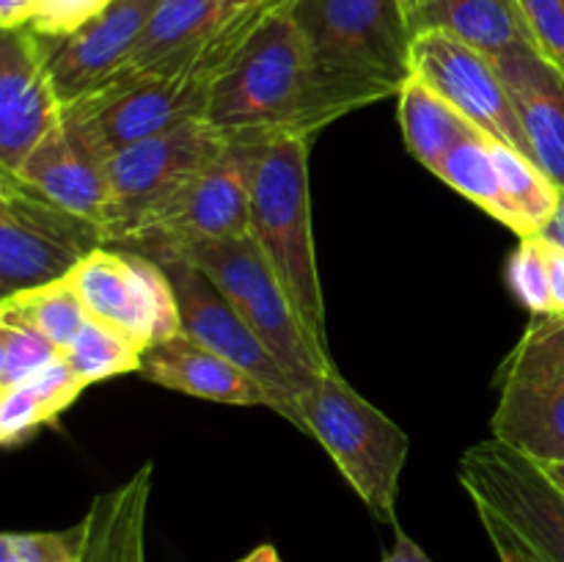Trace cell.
I'll return each mask as SVG.
<instances>
[{
    "label": "cell",
    "instance_id": "obj_11",
    "mask_svg": "<svg viewBox=\"0 0 564 562\" xmlns=\"http://www.w3.org/2000/svg\"><path fill=\"white\" fill-rule=\"evenodd\" d=\"M143 257L160 262V268L169 275L176 295V309H180L182 334L215 350L218 356L229 358L235 367L251 375L253 380H259L273 395L275 413L297 428V386L292 383L284 367L275 361L273 353L264 347V342L248 328V323L237 314V309L226 301L224 292L182 253L154 251L143 253Z\"/></svg>",
    "mask_w": 564,
    "mask_h": 562
},
{
    "label": "cell",
    "instance_id": "obj_18",
    "mask_svg": "<svg viewBox=\"0 0 564 562\" xmlns=\"http://www.w3.org/2000/svg\"><path fill=\"white\" fill-rule=\"evenodd\" d=\"M138 375L149 383L165 386V389L198 397V400L246 408L262 406L275 413L273 395L259 380L235 367L229 358L198 345L182 331L158 345H149L138 364Z\"/></svg>",
    "mask_w": 564,
    "mask_h": 562
},
{
    "label": "cell",
    "instance_id": "obj_34",
    "mask_svg": "<svg viewBox=\"0 0 564 562\" xmlns=\"http://www.w3.org/2000/svg\"><path fill=\"white\" fill-rule=\"evenodd\" d=\"M474 507H477L479 523H482V529L488 532L490 545H494V551L499 554V562H540L538 556H534L532 551L516 538V532H512V529L496 516V512H490L488 507L482 505H474Z\"/></svg>",
    "mask_w": 564,
    "mask_h": 562
},
{
    "label": "cell",
    "instance_id": "obj_23",
    "mask_svg": "<svg viewBox=\"0 0 564 562\" xmlns=\"http://www.w3.org/2000/svg\"><path fill=\"white\" fill-rule=\"evenodd\" d=\"M435 176L444 180L446 185L455 187L460 196L477 204L479 209L505 224L510 231H521L516 213L501 187L499 169L494 160V138L488 132L477 130L468 138H463L455 149L444 158V163L435 169Z\"/></svg>",
    "mask_w": 564,
    "mask_h": 562
},
{
    "label": "cell",
    "instance_id": "obj_43",
    "mask_svg": "<svg viewBox=\"0 0 564 562\" xmlns=\"http://www.w3.org/2000/svg\"><path fill=\"white\" fill-rule=\"evenodd\" d=\"M405 3H408V11H411L413 6H419V3H427V0H405Z\"/></svg>",
    "mask_w": 564,
    "mask_h": 562
},
{
    "label": "cell",
    "instance_id": "obj_7",
    "mask_svg": "<svg viewBox=\"0 0 564 562\" xmlns=\"http://www.w3.org/2000/svg\"><path fill=\"white\" fill-rule=\"evenodd\" d=\"M490 433L538 466L564 463V317H532L505 358Z\"/></svg>",
    "mask_w": 564,
    "mask_h": 562
},
{
    "label": "cell",
    "instance_id": "obj_31",
    "mask_svg": "<svg viewBox=\"0 0 564 562\" xmlns=\"http://www.w3.org/2000/svg\"><path fill=\"white\" fill-rule=\"evenodd\" d=\"M518 6L538 53L564 72V0H518Z\"/></svg>",
    "mask_w": 564,
    "mask_h": 562
},
{
    "label": "cell",
    "instance_id": "obj_6",
    "mask_svg": "<svg viewBox=\"0 0 564 562\" xmlns=\"http://www.w3.org/2000/svg\"><path fill=\"white\" fill-rule=\"evenodd\" d=\"M264 132H229L226 147L191 176L169 202L160 204L135 235L113 248L152 253L193 242L248 235L251 191L259 158L268 147Z\"/></svg>",
    "mask_w": 564,
    "mask_h": 562
},
{
    "label": "cell",
    "instance_id": "obj_25",
    "mask_svg": "<svg viewBox=\"0 0 564 562\" xmlns=\"http://www.w3.org/2000/svg\"><path fill=\"white\" fill-rule=\"evenodd\" d=\"M0 312L36 328L58 350L69 347V342L75 339L77 331L88 320L86 306L80 303L77 292L72 290L69 279H58L53 284L33 287V290L9 295L6 301H0Z\"/></svg>",
    "mask_w": 564,
    "mask_h": 562
},
{
    "label": "cell",
    "instance_id": "obj_39",
    "mask_svg": "<svg viewBox=\"0 0 564 562\" xmlns=\"http://www.w3.org/2000/svg\"><path fill=\"white\" fill-rule=\"evenodd\" d=\"M237 562H284V560H281V554L275 551V545L259 543L257 549L248 551V554L242 556V560H237Z\"/></svg>",
    "mask_w": 564,
    "mask_h": 562
},
{
    "label": "cell",
    "instance_id": "obj_22",
    "mask_svg": "<svg viewBox=\"0 0 564 562\" xmlns=\"http://www.w3.org/2000/svg\"><path fill=\"white\" fill-rule=\"evenodd\" d=\"M246 3H220V0H158L130 61L124 64L127 75L149 69L158 61L180 53L187 44L202 39L218 28L226 17ZM119 72V75H121Z\"/></svg>",
    "mask_w": 564,
    "mask_h": 562
},
{
    "label": "cell",
    "instance_id": "obj_17",
    "mask_svg": "<svg viewBox=\"0 0 564 562\" xmlns=\"http://www.w3.org/2000/svg\"><path fill=\"white\" fill-rule=\"evenodd\" d=\"M494 61L516 105L529 158L564 191V72L534 47Z\"/></svg>",
    "mask_w": 564,
    "mask_h": 562
},
{
    "label": "cell",
    "instance_id": "obj_29",
    "mask_svg": "<svg viewBox=\"0 0 564 562\" xmlns=\"http://www.w3.org/2000/svg\"><path fill=\"white\" fill-rule=\"evenodd\" d=\"M0 323L6 325V369L3 386H0V389L33 378L39 369L47 367V364L61 353L47 336H42L36 328L22 323V320H14L9 317V314L0 312Z\"/></svg>",
    "mask_w": 564,
    "mask_h": 562
},
{
    "label": "cell",
    "instance_id": "obj_26",
    "mask_svg": "<svg viewBox=\"0 0 564 562\" xmlns=\"http://www.w3.org/2000/svg\"><path fill=\"white\" fill-rule=\"evenodd\" d=\"M61 356L69 361L77 378L86 386L99 383V380L116 378V375L138 372L143 347L124 331L102 323V320L88 317L86 325L77 331L75 339L69 342Z\"/></svg>",
    "mask_w": 564,
    "mask_h": 562
},
{
    "label": "cell",
    "instance_id": "obj_42",
    "mask_svg": "<svg viewBox=\"0 0 564 562\" xmlns=\"http://www.w3.org/2000/svg\"><path fill=\"white\" fill-rule=\"evenodd\" d=\"M3 369H6V325L0 323V386H3Z\"/></svg>",
    "mask_w": 564,
    "mask_h": 562
},
{
    "label": "cell",
    "instance_id": "obj_10",
    "mask_svg": "<svg viewBox=\"0 0 564 562\" xmlns=\"http://www.w3.org/2000/svg\"><path fill=\"white\" fill-rule=\"evenodd\" d=\"M66 279L88 317L124 331L143 350L182 331L174 287L160 262L143 253L113 246L94 248Z\"/></svg>",
    "mask_w": 564,
    "mask_h": 562
},
{
    "label": "cell",
    "instance_id": "obj_4",
    "mask_svg": "<svg viewBox=\"0 0 564 562\" xmlns=\"http://www.w3.org/2000/svg\"><path fill=\"white\" fill-rule=\"evenodd\" d=\"M290 14L319 69L386 97L413 77V28L405 0H290Z\"/></svg>",
    "mask_w": 564,
    "mask_h": 562
},
{
    "label": "cell",
    "instance_id": "obj_16",
    "mask_svg": "<svg viewBox=\"0 0 564 562\" xmlns=\"http://www.w3.org/2000/svg\"><path fill=\"white\" fill-rule=\"evenodd\" d=\"M14 180L33 196L91 220L105 231L110 202L105 158L66 116L33 147Z\"/></svg>",
    "mask_w": 564,
    "mask_h": 562
},
{
    "label": "cell",
    "instance_id": "obj_32",
    "mask_svg": "<svg viewBox=\"0 0 564 562\" xmlns=\"http://www.w3.org/2000/svg\"><path fill=\"white\" fill-rule=\"evenodd\" d=\"M22 383H28L36 391L39 400L44 402V408H47L53 419H58L61 413L80 397V391L86 389V383L77 378L75 369L69 367V361H66L61 353L47 364V367H42L33 378L22 380Z\"/></svg>",
    "mask_w": 564,
    "mask_h": 562
},
{
    "label": "cell",
    "instance_id": "obj_40",
    "mask_svg": "<svg viewBox=\"0 0 564 562\" xmlns=\"http://www.w3.org/2000/svg\"><path fill=\"white\" fill-rule=\"evenodd\" d=\"M543 468L545 474H549V477L564 490V463H554V466H543Z\"/></svg>",
    "mask_w": 564,
    "mask_h": 562
},
{
    "label": "cell",
    "instance_id": "obj_5",
    "mask_svg": "<svg viewBox=\"0 0 564 562\" xmlns=\"http://www.w3.org/2000/svg\"><path fill=\"white\" fill-rule=\"evenodd\" d=\"M160 251H176L191 259L224 292L226 301L237 309L248 328L284 367L297 391L306 389L314 375L334 367V358L319 353L308 331L303 328L290 295L251 235L193 242L182 248H160Z\"/></svg>",
    "mask_w": 564,
    "mask_h": 562
},
{
    "label": "cell",
    "instance_id": "obj_20",
    "mask_svg": "<svg viewBox=\"0 0 564 562\" xmlns=\"http://www.w3.org/2000/svg\"><path fill=\"white\" fill-rule=\"evenodd\" d=\"M154 466L143 463L119 488L99 494L83 516L80 562H147V516Z\"/></svg>",
    "mask_w": 564,
    "mask_h": 562
},
{
    "label": "cell",
    "instance_id": "obj_1",
    "mask_svg": "<svg viewBox=\"0 0 564 562\" xmlns=\"http://www.w3.org/2000/svg\"><path fill=\"white\" fill-rule=\"evenodd\" d=\"M380 99L389 97L314 64L286 0L251 33L215 83L207 121L224 132L314 138L330 121Z\"/></svg>",
    "mask_w": 564,
    "mask_h": 562
},
{
    "label": "cell",
    "instance_id": "obj_41",
    "mask_svg": "<svg viewBox=\"0 0 564 562\" xmlns=\"http://www.w3.org/2000/svg\"><path fill=\"white\" fill-rule=\"evenodd\" d=\"M14 187H17V180H11V176L0 174V204H3L6 198H9V193L14 191Z\"/></svg>",
    "mask_w": 564,
    "mask_h": 562
},
{
    "label": "cell",
    "instance_id": "obj_27",
    "mask_svg": "<svg viewBox=\"0 0 564 562\" xmlns=\"http://www.w3.org/2000/svg\"><path fill=\"white\" fill-rule=\"evenodd\" d=\"M510 290L532 317H551V287H549V242L540 235L521 237L507 264Z\"/></svg>",
    "mask_w": 564,
    "mask_h": 562
},
{
    "label": "cell",
    "instance_id": "obj_19",
    "mask_svg": "<svg viewBox=\"0 0 564 562\" xmlns=\"http://www.w3.org/2000/svg\"><path fill=\"white\" fill-rule=\"evenodd\" d=\"M411 28L413 36L446 33L490 58L534 47L518 0H427L411 9Z\"/></svg>",
    "mask_w": 564,
    "mask_h": 562
},
{
    "label": "cell",
    "instance_id": "obj_35",
    "mask_svg": "<svg viewBox=\"0 0 564 562\" xmlns=\"http://www.w3.org/2000/svg\"><path fill=\"white\" fill-rule=\"evenodd\" d=\"M549 287H551V317H564V248L551 246V242H549Z\"/></svg>",
    "mask_w": 564,
    "mask_h": 562
},
{
    "label": "cell",
    "instance_id": "obj_12",
    "mask_svg": "<svg viewBox=\"0 0 564 562\" xmlns=\"http://www.w3.org/2000/svg\"><path fill=\"white\" fill-rule=\"evenodd\" d=\"M102 246V226L17 185L0 204V292L17 295L66 279L88 251Z\"/></svg>",
    "mask_w": 564,
    "mask_h": 562
},
{
    "label": "cell",
    "instance_id": "obj_13",
    "mask_svg": "<svg viewBox=\"0 0 564 562\" xmlns=\"http://www.w3.org/2000/svg\"><path fill=\"white\" fill-rule=\"evenodd\" d=\"M411 64L413 75L455 105L477 130L529 154L516 105L490 55L446 33L424 31L413 36Z\"/></svg>",
    "mask_w": 564,
    "mask_h": 562
},
{
    "label": "cell",
    "instance_id": "obj_3",
    "mask_svg": "<svg viewBox=\"0 0 564 562\" xmlns=\"http://www.w3.org/2000/svg\"><path fill=\"white\" fill-rule=\"evenodd\" d=\"M297 430L319 441L358 499L378 521L397 527V496L411 439L378 406L364 400L336 367L297 391Z\"/></svg>",
    "mask_w": 564,
    "mask_h": 562
},
{
    "label": "cell",
    "instance_id": "obj_24",
    "mask_svg": "<svg viewBox=\"0 0 564 562\" xmlns=\"http://www.w3.org/2000/svg\"><path fill=\"white\" fill-rule=\"evenodd\" d=\"M494 160L496 169H499V180L501 187H505L507 202H510L518 226H521L518 237L540 235V229L554 215L560 187L540 171V165L529 154L518 152L516 147H510L505 141H496V138Z\"/></svg>",
    "mask_w": 564,
    "mask_h": 562
},
{
    "label": "cell",
    "instance_id": "obj_14",
    "mask_svg": "<svg viewBox=\"0 0 564 562\" xmlns=\"http://www.w3.org/2000/svg\"><path fill=\"white\" fill-rule=\"evenodd\" d=\"M158 0H110L66 36H39L53 91L64 108L102 88L130 61Z\"/></svg>",
    "mask_w": 564,
    "mask_h": 562
},
{
    "label": "cell",
    "instance_id": "obj_45",
    "mask_svg": "<svg viewBox=\"0 0 564 562\" xmlns=\"http://www.w3.org/2000/svg\"><path fill=\"white\" fill-rule=\"evenodd\" d=\"M6 298H9V295H6V292H0V301H6Z\"/></svg>",
    "mask_w": 564,
    "mask_h": 562
},
{
    "label": "cell",
    "instance_id": "obj_37",
    "mask_svg": "<svg viewBox=\"0 0 564 562\" xmlns=\"http://www.w3.org/2000/svg\"><path fill=\"white\" fill-rule=\"evenodd\" d=\"M33 9H36L33 0H0V25H28L33 17Z\"/></svg>",
    "mask_w": 564,
    "mask_h": 562
},
{
    "label": "cell",
    "instance_id": "obj_33",
    "mask_svg": "<svg viewBox=\"0 0 564 562\" xmlns=\"http://www.w3.org/2000/svg\"><path fill=\"white\" fill-rule=\"evenodd\" d=\"M108 3L110 0H39L28 28L39 36H66Z\"/></svg>",
    "mask_w": 564,
    "mask_h": 562
},
{
    "label": "cell",
    "instance_id": "obj_8",
    "mask_svg": "<svg viewBox=\"0 0 564 562\" xmlns=\"http://www.w3.org/2000/svg\"><path fill=\"white\" fill-rule=\"evenodd\" d=\"M226 141L229 132L207 119H193L105 158L110 196L105 220L108 246H119L135 235L138 226L202 171Z\"/></svg>",
    "mask_w": 564,
    "mask_h": 562
},
{
    "label": "cell",
    "instance_id": "obj_44",
    "mask_svg": "<svg viewBox=\"0 0 564 562\" xmlns=\"http://www.w3.org/2000/svg\"><path fill=\"white\" fill-rule=\"evenodd\" d=\"M220 3H257V0H220Z\"/></svg>",
    "mask_w": 564,
    "mask_h": 562
},
{
    "label": "cell",
    "instance_id": "obj_36",
    "mask_svg": "<svg viewBox=\"0 0 564 562\" xmlns=\"http://www.w3.org/2000/svg\"><path fill=\"white\" fill-rule=\"evenodd\" d=\"M383 562H433V560H430L427 551H424L422 545H419L416 540H413L411 534H408L405 529L397 523V527H394V545L386 551Z\"/></svg>",
    "mask_w": 564,
    "mask_h": 562
},
{
    "label": "cell",
    "instance_id": "obj_30",
    "mask_svg": "<svg viewBox=\"0 0 564 562\" xmlns=\"http://www.w3.org/2000/svg\"><path fill=\"white\" fill-rule=\"evenodd\" d=\"M55 422L36 391L28 383L6 386L0 389V446L25 441L36 433L42 424Z\"/></svg>",
    "mask_w": 564,
    "mask_h": 562
},
{
    "label": "cell",
    "instance_id": "obj_9",
    "mask_svg": "<svg viewBox=\"0 0 564 562\" xmlns=\"http://www.w3.org/2000/svg\"><path fill=\"white\" fill-rule=\"evenodd\" d=\"M460 485L488 507L540 562H564V490L543 466L496 439L468 446Z\"/></svg>",
    "mask_w": 564,
    "mask_h": 562
},
{
    "label": "cell",
    "instance_id": "obj_21",
    "mask_svg": "<svg viewBox=\"0 0 564 562\" xmlns=\"http://www.w3.org/2000/svg\"><path fill=\"white\" fill-rule=\"evenodd\" d=\"M397 99H400V125L408 152L433 174L463 138L477 132V127L422 77L413 75L400 88Z\"/></svg>",
    "mask_w": 564,
    "mask_h": 562
},
{
    "label": "cell",
    "instance_id": "obj_15",
    "mask_svg": "<svg viewBox=\"0 0 564 562\" xmlns=\"http://www.w3.org/2000/svg\"><path fill=\"white\" fill-rule=\"evenodd\" d=\"M61 119L64 105L47 77L39 36L28 25H0V174L14 180Z\"/></svg>",
    "mask_w": 564,
    "mask_h": 562
},
{
    "label": "cell",
    "instance_id": "obj_2",
    "mask_svg": "<svg viewBox=\"0 0 564 562\" xmlns=\"http://www.w3.org/2000/svg\"><path fill=\"white\" fill-rule=\"evenodd\" d=\"M312 141L314 138L308 136L268 138V147L253 174L248 235L262 248L264 259L279 275L317 350L330 356L325 298L312 231V193H308Z\"/></svg>",
    "mask_w": 564,
    "mask_h": 562
},
{
    "label": "cell",
    "instance_id": "obj_38",
    "mask_svg": "<svg viewBox=\"0 0 564 562\" xmlns=\"http://www.w3.org/2000/svg\"><path fill=\"white\" fill-rule=\"evenodd\" d=\"M540 237L549 240L551 246L564 248V191H560V198H556V209L549 218V224L540 229Z\"/></svg>",
    "mask_w": 564,
    "mask_h": 562
},
{
    "label": "cell",
    "instance_id": "obj_28",
    "mask_svg": "<svg viewBox=\"0 0 564 562\" xmlns=\"http://www.w3.org/2000/svg\"><path fill=\"white\" fill-rule=\"evenodd\" d=\"M86 523L58 532H0V562H80Z\"/></svg>",
    "mask_w": 564,
    "mask_h": 562
}]
</instances>
